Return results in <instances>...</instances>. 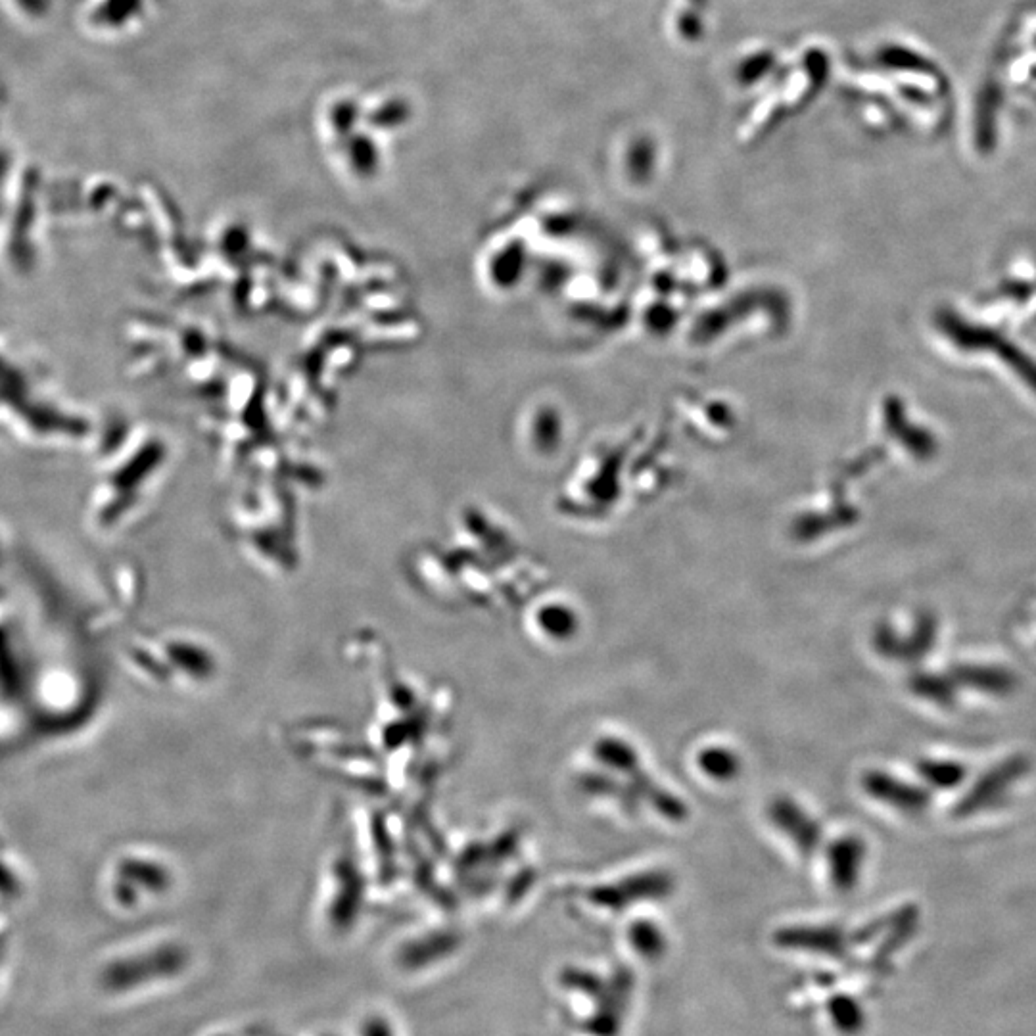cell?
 <instances>
[{"instance_id": "cell-6", "label": "cell", "mask_w": 1036, "mask_h": 1036, "mask_svg": "<svg viewBox=\"0 0 1036 1036\" xmlns=\"http://www.w3.org/2000/svg\"><path fill=\"white\" fill-rule=\"evenodd\" d=\"M923 772L927 774V777L937 779L939 781L937 785H954V781H958V777H962V770H958V766H948V764H927Z\"/></svg>"}, {"instance_id": "cell-3", "label": "cell", "mask_w": 1036, "mask_h": 1036, "mask_svg": "<svg viewBox=\"0 0 1036 1036\" xmlns=\"http://www.w3.org/2000/svg\"><path fill=\"white\" fill-rule=\"evenodd\" d=\"M879 60L885 68H891V70L914 71V73H935L937 71L935 64L931 60H927L925 56H921L916 50L896 47V45L883 48L879 52Z\"/></svg>"}, {"instance_id": "cell-4", "label": "cell", "mask_w": 1036, "mask_h": 1036, "mask_svg": "<svg viewBox=\"0 0 1036 1036\" xmlns=\"http://www.w3.org/2000/svg\"><path fill=\"white\" fill-rule=\"evenodd\" d=\"M701 766L707 774L716 779H728V777L735 776L739 770V762H737L735 754H731V751H726V749L705 751L701 754Z\"/></svg>"}, {"instance_id": "cell-2", "label": "cell", "mask_w": 1036, "mask_h": 1036, "mask_svg": "<svg viewBox=\"0 0 1036 1036\" xmlns=\"http://www.w3.org/2000/svg\"><path fill=\"white\" fill-rule=\"evenodd\" d=\"M862 854H864V848L854 839H845L841 843H835V847L831 850L833 877L845 885L854 881L858 868L862 864Z\"/></svg>"}, {"instance_id": "cell-5", "label": "cell", "mask_w": 1036, "mask_h": 1036, "mask_svg": "<svg viewBox=\"0 0 1036 1036\" xmlns=\"http://www.w3.org/2000/svg\"><path fill=\"white\" fill-rule=\"evenodd\" d=\"M542 624L545 632L551 636L566 637L574 632V616L563 609L542 614Z\"/></svg>"}, {"instance_id": "cell-1", "label": "cell", "mask_w": 1036, "mask_h": 1036, "mask_svg": "<svg viewBox=\"0 0 1036 1036\" xmlns=\"http://www.w3.org/2000/svg\"><path fill=\"white\" fill-rule=\"evenodd\" d=\"M1002 93L996 85H989L981 91L977 100V116H975V142L977 148L987 154L996 146V121L1000 108Z\"/></svg>"}]
</instances>
